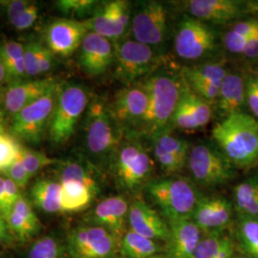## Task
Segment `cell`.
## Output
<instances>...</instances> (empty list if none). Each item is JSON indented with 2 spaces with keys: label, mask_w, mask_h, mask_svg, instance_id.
I'll list each match as a JSON object with an SVG mask.
<instances>
[{
  "label": "cell",
  "mask_w": 258,
  "mask_h": 258,
  "mask_svg": "<svg viewBox=\"0 0 258 258\" xmlns=\"http://www.w3.org/2000/svg\"><path fill=\"white\" fill-rule=\"evenodd\" d=\"M38 16V7L37 4L31 3L23 13L19 16V19L13 24V26L19 31H24L32 27L36 22Z\"/></svg>",
  "instance_id": "obj_46"
},
{
  "label": "cell",
  "mask_w": 258,
  "mask_h": 258,
  "mask_svg": "<svg viewBox=\"0 0 258 258\" xmlns=\"http://www.w3.org/2000/svg\"><path fill=\"white\" fill-rule=\"evenodd\" d=\"M115 61L117 78L130 85L152 72L158 66L159 57L152 47L128 39L115 48Z\"/></svg>",
  "instance_id": "obj_9"
},
{
  "label": "cell",
  "mask_w": 258,
  "mask_h": 258,
  "mask_svg": "<svg viewBox=\"0 0 258 258\" xmlns=\"http://www.w3.org/2000/svg\"><path fill=\"white\" fill-rule=\"evenodd\" d=\"M154 156L162 169L167 173H177L181 171L187 163V161L168 153L156 146H154Z\"/></svg>",
  "instance_id": "obj_39"
},
{
  "label": "cell",
  "mask_w": 258,
  "mask_h": 258,
  "mask_svg": "<svg viewBox=\"0 0 258 258\" xmlns=\"http://www.w3.org/2000/svg\"><path fill=\"white\" fill-rule=\"evenodd\" d=\"M201 241V230L191 219L170 224L167 257L194 258Z\"/></svg>",
  "instance_id": "obj_22"
},
{
  "label": "cell",
  "mask_w": 258,
  "mask_h": 258,
  "mask_svg": "<svg viewBox=\"0 0 258 258\" xmlns=\"http://www.w3.org/2000/svg\"><path fill=\"white\" fill-rule=\"evenodd\" d=\"M60 186V204L62 212L83 211L89 206L95 196L88 187L78 182H61Z\"/></svg>",
  "instance_id": "obj_26"
},
{
  "label": "cell",
  "mask_w": 258,
  "mask_h": 258,
  "mask_svg": "<svg viewBox=\"0 0 258 258\" xmlns=\"http://www.w3.org/2000/svg\"><path fill=\"white\" fill-rule=\"evenodd\" d=\"M231 204L222 197L200 198L195 207L191 220L204 231L219 233L231 220Z\"/></svg>",
  "instance_id": "obj_18"
},
{
  "label": "cell",
  "mask_w": 258,
  "mask_h": 258,
  "mask_svg": "<svg viewBox=\"0 0 258 258\" xmlns=\"http://www.w3.org/2000/svg\"><path fill=\"white\" fill-rule=\"evenodd\" d=\"M3 173L6 175V178L13 181L19 188H24L27 185L30 180V176L25 170L24 166H22L20 159L18 158L9 167H7Z\"/></svg>",
  "instance_id": "obj_42"
},
{
  "label": "cell",
  "mask_w": 258,
  "mask_h": 258,
  "mask_svg": "<svg viewBox=\"0 0 258 258\" xmlns=\"http://www.w3.org/2000/svg\"><path fill=\"white\" fill-rule=\"evenodd\" d=\"M7 80H9V79H8V75H7V72H6V70H5L4 65H3V63H2L1 60H0V85H1L2 83H5Z\"/></svg>",
  "instance_id": "obj_54"
},
{
  "label": "cell",
  "mask_w": 258,
  "mask_h": 258,
  "mask_svg": "<svg viewBox=\"0 0 258 258\" xmlns=\"http://www.w3.org/2000/svg\"><path fill=\"white\" fill-rule=\"evenodd\" d=\"M12 210L15 211L17 213H19V215L27 222L30 226H32L35 230L38 231V229L40 227L38 218H37L36 213L32 210L30 204L24 197L20 196L19 200L17 201V203L14 205Z\"/></svg>",
  "instance_id": "obj_44"
},
{
  "label": "cell",
  "mask_w": 258,
  "mask_h": 258,
  "mask_svg": "<svg viewBox=\"0 0 258 258\" xmlns=\"http://www.w3.org/2000/svg\"><path fill=\"white\" fill-rule=\"evenodd\" d=\"M21 146L14 136L5 133L0 134V171L9 167L20 154Z\"/></svg>",
  "instance_id": "obj_37"
},
{
  "label": "cell",
  "mask_w": 258,
  "mask_h": 258,
  "mask_svg": "<svg viewBox=\"0 0 258 258\" xmlns=\"http://www.w3.org/2000/svg\"><path fill=\"white\" fill-rule=\"evenodd\" d=\"M88 95L82 85L67 84L58 89L49 126L52 143L62 145L73 136L79 120L88 107Z\"/></svg>",
  "instance_id": "obj_4"
},
{
  "label": "cell",
  "mask_w": 258,
  "mask_h": 258,
  "mask_svg": "<svg viewBox=\"0 0 258 258\" xmlns=\"http://www.w3.org/2000/svg\"><path fill=\"white\" fill-rule=\"evenodd\" d=\"M9 227L7 222L0 215V244L9 243Z\"/></svg>",
  "instance_id": "obj_53"
},
{
  "label": "cell",
  "mask_w": 258,
  "mask_h": 258,
  "mask_svg": "<svg viewBox=\"0 0 258 258\" xmlns=\"http://www.w3.org/2000/svg\"><path fill=\"white\" fill-rule=\"evenodd\" d=\"M29 258H65L61 245L53 237L46 236L37 240L29 251Z\"/></svg>",
  "instance_id": "obj_35"
},
{
  "label": "cell",
  "mask_w": 258,
  "mask_h": 258,
  "mask_svg": "<svg viewBox=\"0 0 258 258\" xmlns=\"http://www.w3.org/2000/svg\"><path fill=\"white\" fill-rule=\"evenodd\" d=\"M88 32L90 31L86 21L55 19L47 27V48L54 55L68 57L81 48L83 38Z\"/></svg>",
  "instance_id": "obj_16"
},
{
  "label": "cell",
  "mask_w": 258,
  "mask_h": 258,
  "mask_svg": "<svg viewBox=\"0 0 258 258\" xmlns=\"http://www.w3.org/2000/svg\"><path fill=\"white\" fill-rule=\"evenodd\" d=\"M214 144L233 166L249 168L258 164V120L245 112L224 118L212 129Z\"/></svg>",
  "instance_id": "obj_1"
},
{
  "label": "cell",
  "mask_w": 258,
  "mask_h": 258,
  "mask_svg": "<svg viewBox=\"0 0 258 258\" xmlns=\"http://www.w3.org/2000/svg\"><path fill=\"white\" fill-rule=\"evenodd\" d=\"M240 245L251 258H258V221L242 217L237 228Z\"/></svg>",
  "instance_id": "obj_32"
},
{
  "label": "cell",
  "mask_w": 258,
  "mask_h": 258,
  "mask_svg": "<svg viewBox=\"0 0 258 258\" xmlns=\"http://www.w3.org/2000/svg\"><path fill=\"white\" fill-rule=\"evenodd\" d=\"M130 230L151 240H167L169 229L166 223L144 200L137 198L129 207Z\"/></svg>",
  "instance_id": "obj_20"
},
{
  "label": "cell",
  "mask_w": 258,
  "mask_h": 258,
  "mask_svg": "<svg viewBox=\"0 0 258 258\" xmlns=\"http://www.w3.org/2000/svg\"><path fill=\"white\" fill-rule=\"evenodd\" d=\"M153 140H154V146L165 150L168 153H171L175 156L187 161L190 148H191L190 145L187 143V141L170 135L168 133V130L157 135Z\"/></svg>",
  "instance_id": "obj_33"
},
{
  "label": "cell",
  "mask_w": 258,
  "mask_h": 258,
  "mask_svg": "<svg viewBox=\"0 0 258 258\" xmlns=\"http://www.w3.org/2000/svg\"><path fill=\"white\" fill-rule=\"evenodd\" d=\"M37 57H38V67H39L40 75L46 74L52 68L54 54L47 47L43 46L42 44L39 43Z\"/></svg>",
  "instance_id": "obj_47"
},
{
  "label": "cell",
  "mask_w": 258,
  "mask_h": 258,
  "mask_svg": "<svg viewBox=\"0 0 258 258\" xmlns=\"http://www.w3.org/2000/svg\"><path fill=\"white\" fill-rule=\"evenodd\" d=\"M6 222L8 224L10 231L15 233L20 240H27L37 231L32 226H30L19 213L13 210L6 218Z\"/></svg>",
  "instance_id": "obj_40"
},
{
  "label": "cell",
  "mask_w": 258,
  "mask_h": 258,
  "mask_svg": "<svg viewBox=\"0 0 258 258\" xmlns=\"http://www.w3.org/2000/svg\"><path fill=\"white\" fill-rule=\"evenodd\" d=\"M149 258H166L165 256H162V255H160V254H156V255H154V256H152V257Z\"/></svg>",
  "instance_id": "obj_56"
},
{
  "label": "cell",
  "mask_w": 258,
  "mask_h": 258,
  "mask_svg": "<svg viewBox=\"0 0 258 258\" xmlns=\"http://www.w3.org/2000/svg\"><path fill=\"white\" fill-rule=\"evenodd\" d=\"M225 235L219 233L209 234L199 242L194 258H216L221 248Z\"/></svg>",
  "instance_id": "obj_38"
},
{
  "label": "cell",
  "mask_w": 258,
  "mask_h": 258,
  "mask_svg": "<svg viewBox=\"0 0 258 258\" xmlns=\"http://www.w3.org/2000/svg\"><path fill=\"white\" fill-rule=\"evenodd\" d=\"M227 72L221 62H212L184 68L182 78L185 83H209L220 87Z\"/></svg>",
  "instance_id": "obj_30"
},
{
  "label": "cell",
  "mask_w": 258,
  "mask_h": 258,
  "mask_svg": "<svg viewBox=\"0 0 258 258\" xmlns=\"http://www.w3.org/2000/svg\"><path fill=\"white\" fill-rule=\"evenodd\" d=\"M211 103L192 91L182 78V90L169 126L182 131L205 127L212 120Z\"/></svg>",
  "instance_id": "obj_14"
},
{
  "label": "cell",
  "mask_w": 258,
  "mask_h": 258,
  "mask_svg": "<svg viewBox=\"0 0 258 258\" xmlns=\"http://www.w3.org/2000/svg\"><path fill=\"white\" fill-rule=\"evenodd\" d=\"M187 165L194 180L207 186L225 184L233 175V165L214 143L201 142L194 146Z\"/></svg>",
  "instance_id": "obj_6"
},
{
  "label": "cell",
  "mask_w": 258,
  "mask_h": 258,
  "mask_svg": "<svg viewBox=\"0 0 258 258\" xmlns=\"http://www.w3.org/2000/svg\"><path fill=\"white\" fill-rule=\"evenodd\" d=\"M56 7L66 16L83 18L95 12L99 2L94 0H59Z\"/></svg>",
  "instance_id": "obj_36"
},
{
  "label": "cell",
  "mask_w": 258,
  "mask_h": 258,
  "mask_svg": "<svg viewBox=\"0 0 258 258\" xmlns=\"http://www.w3.org/2000/svg\"><path fill=\"white\" fill-rule=\"evenodd\" d=\"M148 96L143 85L129 86L116 94L109 106L120 128H141L148 110Z\"/></svg>",
  "instance_id": "obj_15"
},
{
  "label": "cell",
  "mask_w": 258,
  "mask_h": 258,
  "mask_svg": "<svg viewBox=\"0 0 258 258\" xmlns=\"http://www.w3.org/2000/svg\"><path fill=\"white\" fill-rule=\"evenodd\" d=\"M5 133V117H4V111L0 106V134Z\"/></svg>",
  "instance_id": "obj_55"
},
{
  "label": "cell",
  "mask_w": 258,
  "mask_h": 258,
  "mask_svg": "<svg viewBox=\"0 0 258 258\" xmlns=\"http://www.w3.org/2000/svg\"><path fill=\"white\" fill-rule=\"evenodd\" d=\"M5 195H6L7 202L12 209L14 205L19 200V197L21 196L19 194V186L8 178H5Z\"/></svg>",
  "instance_id": "obj_50"
},
{
  "label": "cell",
  "mask_w": 258,
  "mask_h": 258,
  "mask_svg": "<svg viewBox=\"0 0 258 258\" xmlns=\"http://www.w3.org/2000/svg\"><path fill=\"white\" fill-rule=\"evenodd\" d=\"M148 96V110L141 129L153 138L167 131L182 90V78L154 75L143 84Z\"/></svg>",
  "instance_id": "obj_2"
},
{
  "label": "cell",
  "mask_w": 258,
  "mask_h": 258,
  "mask_svg": "<svg viewBox=\"0 0 258 258\" xmlns=\"http://www.w3.org/2000/svg\"><path fill=\"white\" fill-rule=\"evenodd\" d=\"M19 159L24 166L25 170L27 171L29 176L32 178L33 176L36 175L39 170H41L45 166L54 165L56 160L47 156L45 154L35 151L29 148H22L20 149Z\"/></svg>",
  "instance_id": "obj_34"
},
{
  "label": "cell",
  "mask_w": 258,
  "mask_h": 258,
  "mask_svg": "<svg viewBox=\"0 0 258 258\" xmlns=\"http://www.w3.org/2000/svg\"><path fill=\"white\" fill-rule=\"evenodd\" d=\"M80 50V65L90 77L105 73L115 60V49L110 40L94 32L87 33Z\"/></svg>",
  "instance_id": "obj_17"
},
{
  "label": "cell",
  "mask_w": 258,
  "mask_h": 258,
  "mask_svg": "<svg viewBox=\"0 0 258 258\" xmlns=\"http://www.w3.org/2000/svg\"><path fill=\"white\" fill-rule=\"evenodd\" d=\"M128 204L121 196H113L102 200L95 208L93 217L100 227L112 233L116 238L120 239L125 221L128 217Z\"/></svg>",
  "instance_id": "obj_23"
},
{
  "label": "cell",
  "mask_w": 258,
  "mask_h": 258,
  "mask_svg": "<svg viewBox=\"0 0 258 258\" xmlns=\"http://www.w3.org/2000/svg\"><path fill=\"white\" fill-rule=\"evenodd\" d=\"M69 181L84 184L92 191L94 195H96L99 191V185L96 179L93 177L92 173L85 166L78 162H68L62 166L60 183Z\"/></svg>",
  "instance_id": "obj_31"
},
{
  "label": "cell",
  "mask_w": 258,
  "mask_h": 258,
  "mask_svg": "<svg viewBox=\"0 0 258 258\" xmlns=\"http://www.w3.org/2000/svg\"><path fill=\"white\" fill-rule=\"evenodd\" d=\"M246 104L258 120V77L249 76L245 79Z\"/></svg>",
  "instance_id": "obj_43"
},
{
  "label": "cell",
  "mask_w": 258,
  "mask_h": 258,
  "mask_svg": "<svg viewBox=\"0 0 258 258\" xmlns=\"http://www.w3.org/2000/svg\"><path fill=\"white\" fill-rule=\"evenodd\" d=\"M238 258H249V257H238Z\"/></svg>",
  "instance_id": "obj_57"
},
{
  "label": "cell",
  "mask_w": 258,
  "mask_h": 258,
  "mask_svg": "<svg viewBox=\"0 0 258 258\" xmlns=\"http://www.w3.org/2000/svg\"><path fill=\"white\" fill-rule=\"evenodd\" d=\"M234 204L241 217L258 221V176L250 177L234 187Z\"/></svg>",
  "instance_id": "obj_25"
},
{
  "label": "cell",
  "mask_w": 258,
  "mask_h": 258,
  "mask_svg": "<svg viewBox=\"0 0 258 258\" xmlns=\"http://www.w3.org/2000/svg\"><path fill=\"white\" fill-rule=\"evenodd\" d=\"M120 249L126 258H149L158 254L160 247L155 240L129 230L121 238Z\"/></svg>",
  "instance_id": "obj_29"
},
{
  "label": "cell",
  "mask_w": 258,
  "mask_h": 258,
  "mask_svg": "<svg viewBox=\"0 0 258 258\" xmlns=\"http://www.w3.org/2000/svg\"><path fill=\"white\" fill-rule=\"evenodd\" d=\"M12 211L5 195V178L0 177V215L6 219Z\"/></svg>",
  "instance_id": "obj_52"
},
{
  "label": "cell",
  "mask_w": 258,
  "mask_h": 258,
  "mask_svg": "<svg viewBox=\"0 0 258 258\" xmlns=\"http://www.w3.org/2000/svg\"><path fill=\"white\" fill-rule=\"evenodd\" d=\"M134 40L148 46H159L166 40L167 11L163 3L147 1L139 5L131 19Z\"/></svg>",
  "instance_id": "obj_10"
},
{
  "label": "cell",
  "mask_w": 258,
  "mask_h": 258,
  "mask_svg": "<svg viewBox=\"0 0 258 258\" xmlns=\"http://www.w3.org/2000/svg\"><path fill=\"white\" fill-rule=\"evenodd\" d=\"M115 165L120 185L125 189L134 190L151 174L153 161L141 144L128 143L118 149Z\"/></svg>",
  "instance_id": "obj_11"
},
{
  "label": "cell",
  "mask_w": 258,
  "mask_h": 258,
  "mask_svg": "<svg viewBox=\"0 0 258 258\" xmlns=\"http://www.w3.org/2000/svg\"><path fill=\"white\" fill-rule=\"evenodd\" d=\"M231 30L242 37L249 38L258 30V19H246L243 21H238L231 28Z\"/></svg>",
  "instance_id": "obj_48"
},
{
  "label": "cell",
  "mask_w": 258,
  "mask_h": 258,
  "mask_svg": "<svg viewBox=\"0 0 258 258\" xmlns=\"http://www.w3.org/2000/svg\"><path fill=\"white\" fill-rule=\"evenodd\" d=\"M57 83L48 92L14 116L11 131L14 136L37 144L50 126L58 94Z\"/></svg>",
  "instance_id": "obj_7"
},
{
  "label": "cell",
  "mask_w": 258,
  "mask_h": 258,
  "mask_svg": "<svg viewBox=\"0 0 258 258\" xmlns=\"http://www.w3.org/2000/svg\"><path fill=\"white\" fill-rule=\"evenodd\" d=\"M118 241L102 227H83L70 234L68 249L71 258H109L117 250Z\"/></svg>",
  "instance_id": "obj_12"
},
{
  "label": "cell",
  "mask_w": 258,
  "mask_h": 258,
  "mask_svg": "<svg viewBox=\"0 0 258 258\" xmlns=\"http://www.w3.org/2000/svg\"><path fill=\"white\" fill-rule=\"evenodd\" d=\"M30 4H31V2L27 0H15V1L10 2L8 4V8H7V14H8V18H9L10 22L12 23V25L17 21L19 16L23 13V11L26 9Z\"/></svg>",
  "instance_id": "obj_49"
},
{
  "label": "cell",
  "mask_w": 258,
  "mask_h": 258,
  "mask_svg": "<svg viewBox=\"0 0 258 258\" xmlns=\"http://www.w3.org/2000/svg\"><path fill=\"white\" fill-rule=\"evenodd\" d=\"M148 191L170 224L190 220L199 200L194 186L183 179L153 181Z\"/></svg>",
  "instance_id": "obj_3"
},
{
  "label": "cell",
  "mask_w": 258,
  "mask_h": 258,
  "mask_svg": "<svg viewBox=\"0 0 258 258\" xmlns=\"http://www.w3.org/2000/svg\"><path fill=\"white\" fill-rule=\"evenodd\" d=\"M248 38L242 37L231 31V29L225 34L224 44L231 54H243L247 45Z\"/></svg>",
  "instance_id": "obj_45"
},
{
  "label": "cell",
  "mask_w": 258,
  "mask_h": 258,
  "mask_svg": "<svg viewBox=\"0 0 258 258\" xmlns=\"http://www.w3.org/2000/svg\"><path fill=\"white\" fill-rule=\"evenodd\" d=\"M121 128L114 119L109 106L96 100L87 107L86 146L96 157L110 156L120 148Z\"/></svg>",
  "instance_id": "obj_5"
},
{
  "label": "cell",
  "mask_w": 258,
  "mask_h": 258,
  "mask_svg": "<svg viewBox=\"0 0 258 258\" xmlns=\"http://www.w3.org/2000/svg\"><path fill=\"white\" fill-rule=\"evenodd\" d=\"M90 32L109 40L122 37L130 23V5L127 1L114 0L99 4L92 18L85 20Z\"/></svg>",
  "instance_id": "obj_13"
},
{
  "label": "cell",
  "mask_w": 258,
  "mask_h": 258,
  "mask_svg": "<svg viewBox=\"0 0 258 258\" xmlns=\"http://www.w3.org/2000/svg\"><path fill=\"white\" fill-rule=\"evenodd\" d=\"M246 104L245 79L237 72H227L221 83L216 106L223 118L243 112Z\"/></svg>",
  "instance_id": "obj_24"
},
{
  "label": "cell",
  "mask_w": 258,
  "mask_h": 258,
  "mask_svg": "<svg viewBox=\"0 0 258 258\" xmlns=\"http://www.w3.org/2000/svg\"><path fill=\"white\" fill-rule=\"evenodd\" d=\"M0 60L4 65L8 79L20 81L24 77V45L18 41H7L0 46Z\"/></svg>",
  "instance_id": "obj_28"
},
{
  "label": "cell",
  "mask_w": 258,
  "mask_h": 258,
  "mask_svg": "<svg viewBox=\"0 0 258 258\" xmlns=\"http://www.w3.org/2000/svg\"><path fill=\"white\" fill-rule=\"evenodd\" d=\"M185 6L190 17L207 24H225L243 13L242 4L234 0H190Z\"/></svg>",
  "instance_id": "obj_21"
},
{
  "label": "cell",
  "mask_w": 258,
  "mask_h": 258,
  "mask_svg": "<svg viewBox=\"0 0 258 258\" xmlns=\"http://www.w3.org/2000/svg\"><path fill=\"white\" fill-rule=\"evenodd\" d=\"M56 83L52 78L30 81H15L4 94L5 109L12 115L18 114L30 103L45 95Z\"/></svg>",
  "instance_id": "obj_19"
},
{
  "label": "cell",
  "mask_w": 258,
  "mask_h": 258,
  "mask_svg": "<svg viewBox=\"0 0 258 258\" xmlns=\"http://www.w3.org/2000/svg\"><path fill=\"white\" fill-rule=\"evenodd\" d=\"M243 55L247 56L248 58L258 57V30L248 38L247 45Z\"/></svg>",
  "instance_id": "obj_51"
},
{
  "label": "cell",
  "mask_w": 258,
  "mask_h": 258,
  "mask_svg": "<svg viewBox=\"0 0 258 258\" xmlns=\"http://www.w3.org/2000/svg\"><path fill=\"white\" fill-rule=\"evenodd\" d=\"M38 45L37 42L24 44V65L26 77H37L40 75L38 67Z\"/></svg>",
  "instance_id": "obj_41"
},
{
  "label": "cell",
  "mask_w": 258,
  "mask_h": 258,
  "mask_svg": "<svg viewBox=\"0 0 258 258\" xmlns=\"http://www.w3.org/2000/svg\"><path fill=\"white\" fill-rule=\"evenodd\" d=\"M215 32L207 23L185 15L180 21L174 37L176 55L184 60H198L216 50Z\"/></svg>",
  "instance_id": "obj_8"
},
{
  "label": "cell",
  "mask_w": 258,
  "mask_h": 258,
  "mask_svg": "<svg viewBox=\"0 0 258 258\" xmlns=\"http://www.w3.org/2000/svg\"><path fill=\"white\" fill-rule=\"evenodd\" d=\"M60 183L41 180L34 184L32 198L40 210L48 213L62 212L60 204Z\"/></svg>",
  "instance_id": "obj_27"
}]
</instances>
